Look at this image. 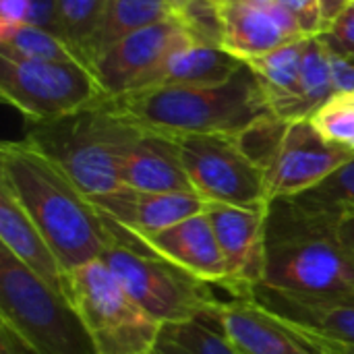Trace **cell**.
<instances>
[{"instance_id":"cell-6","label":"cell","mask_w":354,"mask_h":354,"mask_svg":"<svg viewBox=\"0 0 354 354\" xmlns=\"http://www.w3.org/2000/svg\"><path fill=\"white\" fill-rule=\"evenodd\" d=\"M0 324L37 354H97L64 292L0 249Z\"/></svg>"},{"instance_id":"cell-22","label":"cell","mask_w":354,"mask_h":354,"mask_svg":"<svg viewBox=\"0 0 354 354\" xmlns=\"http://www.w3.org/2000/svg\"><path fill=\"white\" fill-rule=\"evenodd\" d=\"M174 15L176 10L168 0H106L100 23L85 50L87 66L91 68V62L104 50L118 44L127 35L166 21Z\"/></svg>"},{"instance_id":"cell-14","label":"cell","mask_w":354,"mask_h":354,"mask_svg":"<svg viewBox=\"0 0 354 354\" xmlns=\"http://www.w3.org/2000/svg\"><path fill=\"white\" fill-rule=\"evenodd\" d=\"M218 6L224 27L222 48L243 62L263 56L286 44L307 39L295 15L280 2L268 6H255V4H218Z\"/></svg>"},{"instance_id":"cell-11","label":"cell","mask_w":354,"mask_h":354,"mask_svg":"<svg viewBox=\"0 0 354 354\" xmlns=\"http://www.w3.org/2000/svg\"><path fill=\"white\" fill-rule=\"evenodd\" d=\"M354 151L328 143L311 120L288 122L284 139L266 168L268 201L301 197L348 164Z\"/></svg>"},{"instance_id":"cell-21","label":"cell","mask_w":354,"mask_h":354,"mask_svg":"<svg viewBox=\"0 0 354 354\" xmlns=\"http://www.w3.org/2000/svg\"><path fill=\"white\" fill-rule=\"evenodd\" d=\"M243 66L245 62L232 56L222 46L195 39L168 60L156 85H222L230 81Z\"/></svg>"},{"instance_id":"cell-9","label":"cell","mask_w":354,"mask_h":354,"mask_svg":"<svg viewBox=\"0 0 354 354\" xmlns=\"http://www.w3.org/2000/svg\"><path fill=\"white\" fill-rule=\"evenodd\" d=\"M193 191L207 203L268 209L266 174L241 149L234 135L176 137Z\"/></svg>"},{"instance_id":"cell-23","label":"cell","mask_w":354,"mask_h":354,"mask_svg":"<svg viewBox=\"0 0 354 354\" xmlns=\"http://www.w3.org/2000/svg\"><path fill=\"white\" fill-rule=\"evenodd\" d=\"M156 354H245L212 315L180 324H164Z\"/></svg>"},{"instance_id":"cell-34","label":"cell","mask_w":354,"mask_h":354,"mask_svg":"<svg viewBox=\"0 0 354 354\" xmlns=\"http://www.w3.org/2000/svg\"><path fill=\"white\" fill-rule=\"evenodd\" d=\"M332 75L336 91H354V60L332 54Z\"/></svg>"},{"instance_id":"cell-3","label":"cell","mask_w":354,"mask_h":354,"mask_svg":"<svg viewBox=\"0 0 354 354\" xmlns=\"http://www.w3.org/2000/svg\"><path fill=\"white\" fill-rule=\"evenodd\" d=\"M143 131L116 97L104 95L58 120L31 124L25 139L95 199L124 187L122 162Z\"/></svg>"},{"instance_id":"cell-16","label":"cell","mask_w":354,"mask_h":354,"mask_svg":"<svg viewBox=\"0 0 354 354\" xmlns=\"http://www.w3.org/2000/svg\"><path fill=\"white\" fill-rule=\"evenodd\" d=\"M139 239L151 251L180 268L183 272L195 276L197 280L216 288H226V259L222 255L207 212L195 214L162 232Z\"/></svg>"},{"instance_id":"cell-10","label":"cell","mask_w":354,"mask_h":354,"mask_svg":"<svg viewBox=\"0 0 354 354\" xmlns=\"http://www.w3.org/2000/svg\"><path fill=\"white\" fill-rule=\"evenodd\" d=\"M191 41L195 37L174 15L104 50L91 62V71L106 95L120 97L153 87L168 60Z\"/></svg>"},{"instance_id":"cell-28","label":"cell","mask_w":354,"mask_h":354,"mask_svg":"<svg viewBox=\"0 0 354 354\" xmlns=\"http://www.w3.org/2000/svg\"><path fill=\"white\" fill-rule=\"evenodd\" d=\"M301 203L326 212L334 218H340L344 214L354 212V158L344 164L340 170H336L330 178H326L319 187L313 191L295 197Z\"/></svg>"},{"instance_id":"cell-24","label":"cell","mask_w":354,"mask_h":354,"mask_svg":"<svg viewBox=\"0 0 354 354\" xmlns=\"http://www.w3.org/2000/svg\"><path fill=\"white\" fill-rule=\"evenodd\" d=\"M0 54L31 60H81L60 35L23 23H0Z\"/></svg>"},{"instance_id":"cell-39","label":"cell","mask_w":354,"mask_h":354,"mask_svg":"<svg viewBox=\"0 0 354 354\" xmlns=\"http://www.w3.org/2000/svg\"><path fill=\"white\" fill-rule=\"evenodd\" d=\"M151 354H156V353H151Z\"/></svg>"},{"instance_id":"cell-1","label":"cell","mask_w":354,"mask_h":354,"mask_svg":"<svg viewBox=\"0 0 354 354\" xmlns=\"http://www.w3.org/2000/svg\"><path fill=\"white\" fill-rule=\"evenodd\" d=\"M0 180L8 185L66 272L100 259L110 239V220L27 139L2 143Z\"/></svg>"},{"instance_id":"cell-35","label":"cell","mask_w":354,"mask_h":354,"mask_svg":"<svg viewBox=\"0 0 354 354\" xmlns=\"http://www.w3.org/2000/svg\"><path fill=\"white\" fill-rule=\"evenodd\" d=\"M0 354H37L31 351L10 328L0 324Z\"/></svg>"},{"instance_id":"cell-37","label":"cell","mask_w":354,"mask_h":354,"mask_svg":"<svg viewBox=\"0 0 354 354\" xmlns=\"http://www.w3.org/2000/svg\"><path fill=\"white\" fill-rule=\"evenodd\" d=\"M218 4H255V6H268V4H274V2H280V0H214Z\"/></svg>"},{"instance_id":"cell-17","label":"cell","mask_w":354,"mask_h":354,"mask_svg":"<svg viewBox=\"0 0 354 354\" xmlns=\"http://www.w3.org/2000/svg\"><path fill=\"white\" fill-rule=\"evenodd\" d=\"M209 315L245 354H324L249 297L220 299Z\"/></svg>"},{"instance_id":"cell-26","label":"cell","mask_w":354,"mask_h":354,"mask_svg":"<svg viewBox=\"0 0 354 354\" xmlns=\"http://www.w3.org/2000/svg\"><path fill=\"white\" fill-rule=\"evenodd\" d=\"M309 120L328 143L354 151V91H336Z\"/></svg>"},{"instance_id":"cell-29","label":"cell","mask_w":354,"mask_h":354,"mask_svg":"<svg viewBox=\"0 0 354 354\" xmlns=\"http://www.w3.org/2000/svg\"><path fill=\"white\" fill-rule=\"evenodd\" d=\"M288 129V122L270 114L257 122H253L251 127H247L245 131H241L236 137V143L241 145V149L266 172V168L270 166V162L274 160L284 133Z\"/></svg>"},{"instance_id":"cell-30","label":"cell","mask_w":354,"mask_h":354,"mask_svg":"<svg viewBox=\"0 0 354 354\" xmlns=\"http://www.w3.org/2000/svg\"><path fill=\"white\" fill-rule=\"evenodd\" d=\"M0 23L35 25L62 37L56 0H0Z\"/></svg>"},{"instance_id":"cell-31","label":"cell","mask_w":354,"mask_h":354,"mask_svg":"<svg viewBox=\"0 0 354 354\" xmlns=\"http://www.w3.org/2000/svg\"><path fill=\"white\" fill-rule=\"evenodd\" d=\"M176 17L185 23L197 41L222 46V15L214 0H187L176 10Z\"/></svg>"},{"instance_id":"cell-7","label":"cell","mask_w":354,"mask_h":354,"mask_svg":"<svg viewBox=\"0 0 354 354\" xmlns=\"http://www.w3.org/2000/svg\"><path fill=\"white\" fill-rule=\"evenodd\" d=\"M64 297L75 307L97 354H151L162 326L118 282L102 259L64 274Z\"/></svg>"},{"instance_id":"cell-33","label":"cell","mask_w":354,"mask_h":354,"mask_svg":"<svg viewBox=\"0 0 354 354\" xmlns=\"http://www.w3.org/2000/svg\"><path fill=\"white\" fill-rule=\"evenodd\" d=\"M297 19L305 37H317L326 31L322 0H280Z\"/></svg>"},{"instance_id":"cell-12","label":"cell","mask_w":354,"mask_h":354,"mask_svg":"<svg viewBox=\"0 0 354 354\" xmlns=\"http://www.w3.org/2000/svg\"><path fill=\"white\" fill-rule=\"evenodd\" d=\"M247 297L324 354H354V299L303 297L266 284Z\"/></svg>"},{"instance_id":"cell-2","label":"cell","mask_w":354,"mask_h":354,"mask_svg":"<svg viewBox=\"0 0 354 354\" xmlns=\"http://www.w3.org/2000/svg\"><path fill=\"white\" fill-rule=\"evenodd\" d=\"M336 220L295 197L272 201L261 284L303 297L354 299V259L338 241Z\"/></svg>"},{"instance_id":"cell-5","label":"cell","mask_w":354,"mask_h":354,"mask_svg":"<svg viewBox=\"0 0 354 354\" xmlns=\"http://www.w3.org/2000/svg\"><path fill=\"white\" fill-rule=\"evenodd\" d=\"M100 259L160 324H180L209 315L220 303L212 284L183 272L114 220H110V239Z\"/></svg>"},{"instance_id":"cell-15","label":"cell","mask_w":354,"mask_h":354,"mask_svg":"<svg viewBox=\"0 0 354 354\" xmlns=\"http://www.w3.org/2000/svg\"><path fill=\"white\" fill-rule=\"evenodd\" d=\"M91 201L106 218L137 236L162 232L195 214L205 212L209 205L197 193H151L131 187H122Z\"/></svg>"},{"instance_id":"cell-32","label":"cell","mask_w":354,"mask_h":354,"mask_svg":"<svg viewBox=\"0 0 354 354\" xmlns=\"http://www.w3.org/2000/svg\"><path fill=\"white\" fill-rule=\"evenodd\" d=\"M317 37L332 54L354 60V0L346 4V8Z\"/></svg>"},{"instance_id":"cell-36","label":"cell","mask_w":354,"mask_h":354,"mask_svg":"<svg viewBox=\"0 0 354 354\" xmlns=\"http://www.w3.org/2000/svg\"><path fill=\"white\" fill-rule=\"evenodd\" d=\"M336 234H338L340 245L354 259V212L353 214H344L336 220Z\"/></svg>"},{"instance_id":"cell-4","label":"cell","mask_w":354,"mask_h":354,"mask_svg":"<svg viewBox=\"0 0 354 354\" xmlns=\"http://www.w3.org/2000/svg\"><path fill=\"white\" fill-rule=\"evenodd\" d=\"M122 112L145 131L185 135H239L272 114L268 97L245 66L222 85H156L116 97Z\"/></svg>"},{"instance_id":"cell-25","label":"cell","mask_w":354,"mask_h":354,"mask_svg":"<svg viewBox=\"0 0 354 354\" xmlns=\"http://www.w3.org/2000/svg\"><path fill=\"white\" fill-rule=\"evenodd\" d=\"M336 93L332 54L319 37H307L301 75V116L309 120L315 110Z\"/></svg>"},{"instance_id":"cell-38","label":"cell","mask_w":354,"mask_h":354,"mask_svg":"<svg viewBox=\"0 0 354 354\" xmlns=\"http://www.w3.org/2000/svg\"><path fill=\"white\" fill-rule=\"evenodd\" d=\"M168 2H170V4L174 6V10H178V8H180V6H183V4H185L187 0H168Z\"/></svg>"},{"instance_id":"cell-18","label":"cell","mask_w":354,"mask_h":354,"mask_svg":"<svg viewBox=\"0 0 354 354\" xmlns=\"http://www.w3.org/2000/svg\"><path fill=\"white\" fill-rule=\"evenodd\" d=\"M122 185L151 193H195L176 137L143 131L122 162Z\"/></svg>"},{"instance_id":"cell-20","label":"cell","mask_w":354,"mask_h":354,"mask_svg":"<svg viewBox=\"0 0 354 354\" xmlns=\"http://www.w3.org/2000/svg\"><path fill=\"white\" fill-rule=\"evenodd\" d=\"M305 46H307V39H299L278 50H272L263 56L247 60L249 68L257 77L268 97L272 114L286 122L303 120L301 75H303Z\"/></svg>"},{"instance_id":"cell-8","label":"cell","mask_w":354,"mask_h":354,"mask_svg":"<svg viewBox=\"0 0 354 354\" xmlns=\"http://www.w3.org/2000/svg\"><path fill=\"white\" fill-rule=\"evenodd\" d=\"M0 95L29 124H41L73 114L106 93L81 60H31L0 54Z\"/></svg>"},{"instance_id":"cell-19","label":"cell","mask_w":354,"mask_h":354,"mask_svg":"<svg viewBox=\"0 0 354 354\" xmlns=\"http://www.w3.org/2000/svg\"><path fill=\"white\" fill-rule=\"evenodd\" d=\"M0 243L25 268L37 274L44 282L62 292L64 274L58 255L41 234V230L27 216L8 185L0 180Z\"/></svg>"},{"instance_id":"cell-27","label":"cell","mask_w":354,"mask_h":354,"mask_svg":"<svg viewBox=\"0 0 354 354\" xmlns=\"http://www.w3.org/2000/svg\"><path fill=\"white\" fill-rule=\"evenodd\" d=\"M56 4L62 37L85 62V50L100 23L106 0H56Z\"/></svg>"},{"instance_id":"cell-13","label":"cell","mask_w":354,"mask_h":354,"mask_svg":"<svg viewBox=\"0 0 354 354\" xmlns=\"http://www.w3.org/2000/svg\"><path fill=\"white\" fill-rule=\"evenodd\" d=\"M216 239L226 259V288L234 297H247L266 276V212L226 203H209Z\"/></svg>"}]
</instances>
